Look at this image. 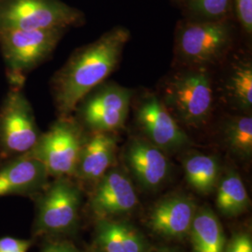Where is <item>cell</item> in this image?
<instances>
[{
    "label": "cell",
    "instance_id": "1",
    "mask_svg": "<svg viewBox=\"0 0 252 252\" xmlns=\"http://www.w3.org/2000/svg\"><path fill=\"white\" fill-rule=\"evenodd\" d=\"M130 33L117 27L79 49L54 76V104L60 116H68L91 91L107 79L117 65Z\"/></svg>",
    "mask_w": 252,
    "mask_h": 252
},
{
    "label": "cell",
    "instance_id": "2",
    "mask_svg": "<svg viewBox=\"0 0 252 252\" xmlns=\"http://www.w3.org/2000/svg\"><path fill=\"white\" fill-rule=\"evenodd\" d=\"M63 34V28L0 29V52L9 85L23 87L27 75L52 55Z\"/></svg>",
    "mask_w": 252,
    "mask_h": 252
},
{
    "label": "cell",
    "instance_id": "3",
    "mask_svg": "<svg viewBox=\"0 0 252 252\" xmlns=\"http://www.w3.org/2000/svg\"><path fill=\"white\" fill-rule=\"evenodd\" d=\"M86 136L81 123L75 118L60 116L46 133H41L28 154L42 162L50 177H73Z\"/></svg>",
    "mask_w": 252,
    "mask_h": 252
},
{
    "label": "cell",
    "instance_id": "4",
    "mask_svg": "<svg viewBox=\"0 0 252 252\" xmlns=\"http://www.w3.org/2000/svg\"><path fill=\"white\" fill-rule=\"evenodd\" d=\"M40 135L23 87L10 86L0 107V161L29 153Z\"/></svg>",
    "mask_w": 252,
    "mask_h": 252
},
{
    "label": "cell",
    "instance_id": "5",
    "mask_svg": "<svg viewBox=\"0 0 252 252\" xmlns=\"http://www.w3.org/2000/svg\"><path fill=\"white\" fill-rule=\"evenodd\" d=\"M81 13L60 0H0V29L66 28Z\"/></svg>",
    "mask_w": 252,
    "mask_h": 252
},
{
    "label": "cell",
    "instance_id": "6",
    "mask_svg": "<svg viewBox=\"0 0 252 252\" xmlns=\"http://www.w3.org/2000/svg\"><path fill=\"white\" fill-rule=\"evenodd\" d=\"M81 190L68 177L56 178L39 194L35 234L68 233L77 224Z\"/></svg>",
    "mask_w": 252,
    "mask_h": 252
},
{
    "label": "cell",
    "instance_id": "7",
    "mask_svg": "<svg viewBox=\"0 0 252 252\" xmlns=\"http://www.w3.org/2000/svg\"><path fill=\"white\" fill-rule=\"evenodd\" d=\"M168 102L186 125L199 126L209 118L213 93L209 77L204 70L181 75L168 90Z\"/></svg>",
    "mask_w": 252,
    "mask_h": 252
},
{
    "label": "cell",
    "instance_id": "8",
    "mask_svg": "<svg viewBox=\"0 0 252 252\" xmlns=\"http://www.w3.org/2000/svg\"><path fill=\"white\" fill-rule=\"evenodd\" d=\"M131 96V91L117 85L103 88L79 104L81 122L94 131L117 130L126 123Z\"/></svg>",
    "mask_w": 252,
    "mask_h": 252
},
{
    "label": "cell",
    "instance_id": "9",
    "mask_svg": "<svg viewBox=\"0 0 252 252\" xmlns=\"http://www.w3.org/2000/svg\"><path fill=\"white\" fill-rule=\"evenodd\" d=\"M1 162L0 197L35 196L48 185L50 175L45 165L28 153Z\"/></svg>",
    "mask_w": 252,
    "mask_h": 252
},
{
    "label": "cell",
    "instance_id": "10",
    "mask_svg": "<svg viewBox=\"0 0 252 252\" xmlns=\"http://www.w3.org/2000/svg\"><path fill=\"white\" fill-rule=\"evenodd\" d=\"M230 42V31L221 22L190 25L180 35L179 46L185 59L194 63H212Z\"/></svg>",
    "mask_w": 252,
    "mask_h": 252
},
{
    "label": "cell",
    "instance_id": "11",
    "mask_svg": "<svg viewBox=\"0 0 252 252\" xmlns=\"http://www.w3.org/2000/svg\"><path fill=\"white\" fill-rule=\"evenodd\" d=\"M137 123L150 142L162 152L179 151L189 144V137L162 102L154 96L140 106Z\"/></svg>",
    "mask_w": 252,
    "mask_h": 252
},
{
    "label": "cell",
    "instance_id": "12",
    "mask_svg": "<svg viewBox=\"0 0 252 252\" xmlns=\"http://www.w3.org/2000/svg\"><path fill=\"white\" fill-rule=\"evenodd\" d=\"M90 204L93 212L99 220L110 219L132 211L137 204V196L126 175L112 169L97 181Z\"/></svg>",
    "mask_w": 252,
    "mask_h": 252
},
{
    "label": "cell",
    "instance_id": "13",
    "mask_svg": "<svg viewBox=\"0 0 252 252\" xmlns=\"http://www.w3.org/2000/svg\"><path fill=\"white\" fill-rule=\"evenodd\" d=\"M126 159L132 174L145 189L159 187L168 176L170 164L167 157L150 141L132 140L127 147Z\"/></svg>",
    "mask_w": 252,
    "mask_h": 252
},
{
    "label": "cell",
    "instance_id": "14",
    "mask_svg": "<svg viewBox=\"0 0 252 252\" xmlns=\"http://www.w3.org/2000/svg\"><path fill=\"white\" fill-rule=\"evenodd\" d=\"M195 212L196 207L189 197H167L153 207L149 225L154 233L165 238L180 239L189 234Z\"/></svg>",
    "mask_w": 252,
    "mask_h": 252
},
{
    "label": "cell",
    "instance_id": "15",
    "mask_svg": "<svg viewBox=\"0 0 252 252\" xmlns=\"http://www.w3.org/2000/svg\"><path fill=\"white\" fill-rule=\"evenodd\" d=\"M116 148L113 135L94 131L82 145L73 177L85 182H97L114 162Z\"/></svg>",
    "mask_w": 252,
    "mask_h": 252
},
{
    "label": "cell",
    "instance_id": "16",
    "mask_svg": "<svg viewBox=\"0 0 252 252\" xmlns=\"http://www.w3.org/2000/svg\"><path fill=\"white\" fill-rule=\"evenodd\" d=\"M95 241L104 252H148V243L137 229L111 219L98 220Z\"/></svg>",
    "mask_w": 252,
    "mask_h": 252
},
{
    "label": "cell",
    "instance_id": "17",
    "mask_svg": "<svg viewBox=\"0 0 252 252\" xmlns=\"http://www.w3.org/2000/svg\"><path fill=\"white\" fill-rule=\"evenodd\" d=\"M193 252H223L225 235L216 214L209 208L195 212L189 229Z\"/></svg>",
    "mask_w": 252,
    "mask_h": 252
},
{
    "label": "cell",
    "instance_id": "18",
    "mask_svg": "<svg viewBox=\"0 0 252 252\" xmlns=\"http://www.w3.org/2000/svg\"><path fill=\"white\" fill-rule=\"evenodd\" d=\"M184 171L189 186L201 194H209L216 189L220 165L215 157L194 154L184 162Z\"/></svg>",
    "mask_w": 252,
    "mask_h": 252
},
{
    "label": "cell",
    "instance_id": "19",
    "mask_svg": "<svg viewBox=\"0 0 252 252\" xmlns=\"http://www.w3.org/2000/svg\"><path fill=\"white\" fill-rule=\"evenodd\" d=\"M249 203V195L241 178L234 171L229 172L218 187V209L226 217L239 216L247 210Z\"/></svg>",
    "mask_w": 252,
    "mask_h": 252
},
{
    "label": "cell",
    "instance_id": "20",
    "mask_svg": "<svg viewBox=\"0 0 252 252\" xmlns=\"http://www.w3.org/2000/svg\"><path fill=\"white\" fill-rule=\"evenodd\" d=\"M226 141L230 149L242 158L252 154V118L236 117L231 120L225 128Z\"/></svg>",
    "mask_w": 252,
    "mask_h": 252
},
{
    "label": "cell",
    "instance_id": "21",
    "mask_svg": "<svg viewBox=\"0 0 252 252\" xmlns=\"http://www.w3.org/2000/svg\"><path fill=\"white\" fill-rule=\"evenodd\" d=\"M229 89L240 108L252 106V67L250 63L239 65L230 78Z\"/></svg>",
    "mask_w": 252,
    "mask_h": 252
},
{
    "label": "cell",
    "instance_id": "22",
    "mask_svg": "<svg viewBox=\"0 0 252 252\" xmlns=\"http://www.w3.org/2000/svg\"><path fill=\"white\" fill-rule=\"evenodd\" d=\"M230 0H190L192 9L207 17H220L228 10Z\"/></svg>",
    "mask_w": 252,
    "mask_h": 252
},
{
    "label": "cell",
    "instance_id": "23",
    "mask_svg": "<svg viewBox=\"0 0 252 252\" xmlns=\"http://www.w3.org/2000/svg\"><path fill=\"white\" fill-rule=\"evenodd\" d=\"M223 252H252V239L248 233H237L224 248Z\"/></svg>",
    "mask_w": 252,
    "mask_h": 252
},
{
    "label": "cell",
    "instance_id": "24",
    "mask_svg": "<svg viewBox=\"0 0 252 252\" xmlns=\"http://www.w3.org/2000/svg\"><path fill=\"white\" fill-rule=\"evenodd\" d=\"M237 16L244 29L251 34L252 32V0H235Z\"/></svg>",
    "mask_w": 252,
    "mask_h": 252
},
{
    "label": "cell",
    "instance_id": "25",
    "mask_svg": "<svg viewBox=\"0 0 252 252\" xmlns=\"http://www.w3.org/2000/svg\"><path fill=\"white\" fill-rule=\"evenodd\" d=\"M32 240L19 239L10 236L0 238V252H27L32 246Z\"/></svg>",
    "mask_w": 252,
    "mask_h": 252
},
{
    "label": "cell",
    "instance_id": "26",
    "mask_svg": "<svg viewBox=\"0 0 252 252\" xmlns=\"http://www.w3.org/2000/svg\"><path fill=\"white\" fill-rule=\"evenodd\" d=\"M42 252H80L72 244L68 242H56L46 246Z\"/></svg>",
    "mask_w": 252,
    "mask_h": 252
},
{
    "label": "cell",
    "instance_id": "27",
    "mask_svg": "<svg viewBox=\"0 0 252 252\" xmlns=\"http://www.w3.org/2000/svg\"><path fill=\"white\" fill-rule=\"evenodd\" d=\"M178 252L174 250H170V249H157V250H154L153 252Z\"/></svg>",
    "mask_w": 252,
    "mask_h": 252
},
{
    "label": "cell",
    "instance_id": "28",
    "mask_svg": "<svg viewBox=\"0 0 252 252\" xmlns=\"http://www.w3.org/2000/svg\"></svg>",
    "mask_w": 252,
    "mask_h": 252
}]
</instances>
